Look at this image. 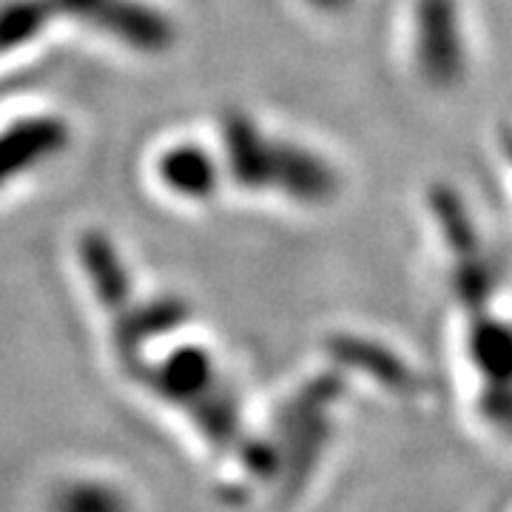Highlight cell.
Returning <instances> with one entry per match:
<instances>
[{
  "instance_id": "cell-8",
  "label": "cell",
  "mask_w": 512,
  "mask_h": 512,
  "mask_svg": "<svg viewBox=\"0 0 512 512\" xmlns=\"http://www.w3.org/2000/svg\"><path fill=\"white\" fill-rule=\"evenodd\" d=\"M484 413L501 427L512 433V387L507 382H498L493 390L484 393Z\"/></svg>"
},
{
  "instance_id": "cell-7",
  "label": "cell",
  "mask_w": 512,
  "mask_h": 512,
  "mask_svg": "<svg viewBox=\"0 0 512 512\" xmlns=\"http://www.w3.org/2000/svg\"><path fill=\"white\" fill-rule=\"evenodd\" d=\"M63 512H120L117 501L109 490L100 487H74L72 493L63 498Z\"/></svg>"
},
{
  "instance_id": "cell-2",
  "label": "cell",
  "mask_w": 512,
  "mask_h": 512,
  "mask_svg": "<svg viewBox=\"0 0 512 512\" xmlns=\"http://www.w3.org/2000/svg\"><path fill=\"white\" fill-rule=\"evenodd\" d=\"M225 146L239 183L251 188L276 185L299 200H319L328 191L330 174L325 165L299 148L265 140L245 117L225 120Z\"/></svg>"
},
{
  "instance_id": "cell-1",
  "label": "cell",
  "mask_w": 512,
  "mask_h": 512,
  "mask_svg": "<svg viewBox=\"0 0 512 512\" xmlns=\"http://www.w3.org/2000/svg\"><path fill=\"white\" fill-rule=\"evenodd\" d=\"M55 18L92 23L146 52H160L174 40L171 20L140 0H15L0 9V52L29 43Z\"/></svg>"
},
{
  "instance_id": "cell-3",
  "label": "cell",
  "mask_w": 512,
  "mask_h": 512,
  "mask_svg": "<svg viewBox=\"0 0 512 512\" xmlns=\"http://www.w3.org/2000/svg\"><path fill=\"white\" fill-rule=\"evenodd\" d=\"M66 140H69L66 126L60 120H46V117L15 123L9 131H3L0 134V185L57 154L66 146Z\"/></svg>"
},
{
  "instance_id": "cell-4",
  "label": "cell",
  "mask_w": 512,
  "mask_h": 512,
  "mask_svg": "<svg viewBox=\"0 0 512 512\" xmlns=\"http://www.w3.org/2000/svg\"><path fill=\"white\" fill-rule=\"evenodd\" d=\"M80 254H83L86 271L92 274L100 299L120 311L128 299V276L109 239L103 234H86L83 245H80Z\"/></svg>"
},
{
  "instance_id": "cell-5",
  "label": "cell",
  "mask_w": 512,
  "mask_h": 512,
  "mask_svg": "<svg viewBox=\"0 0 512 512\" xmlns=\"http://www.w3.org/2000/svg\"><path fill=\"white\" fill-rule=\"evenodd\" d=\"M160 174L163 180L177 194L183 197H208L214 188H217V168H214V160L194 146H183L168 151L160 163Z\"/></svg>"
},
{
  "instance_id": "cell-6",
  "label": "cell",
  "mask_w": 512,
  "mask_h": 512,
  "mask_svg": "<svg viewBox=\"0 0 512 512\" xmlns=\"http://www.w3.org/2000/svg\"><path fill=\"white\" fill-rule=\"evenodd\" d=\"M473 356L495 382H512V328L487 322L473 336Z\"/></svg>"
}]
</instances>
